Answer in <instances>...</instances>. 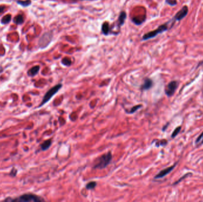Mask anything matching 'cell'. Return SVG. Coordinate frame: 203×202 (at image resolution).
Wrapping results in <instances>:
<instances>
[{
    "label": "cell",
    "instance_id": "obj_1",
    "mask_svg": "<svg viewBox=\"0 0 203 202\" xmlns=\"http://www.w3.org/2000/svg\"><path fill=\"white\" fill-rule=\"evenodd\" d=\"M5 201H12L17 202H43L44 199L37 195L33 194H25L20 196L19 197L12 199L8 198L5 200Z\"/></svg>",
    "mask_w": 203,
    "mask_h": 202
},
{
    "label": "cell",
    "instance_id": "obj_2",
    "mask_svg": "<svg viewBox=\"0 0 203 202\" xmlns=\"http://www.w3.org/2000/svg\"><path fill=\"white\" fill-rule=\"evenodd\" d=\"M171 20L163 24L162 25L159 26L156 30L148 32L143 35L142 37V41H147L150 39L155 37L159 34L162 33L163 32L167 31L169 29V25L171 23Z\"/></svg>",
    "mask_w": 203,
    "mask_h": 202
},
{
    "label": "cell",
    "instance_id": "obj_3",
    "mask_svg": "<svg viewBox=\"0 0 203 202\" xmlns=\"http://www.w3.org/2000/svg\"><path fill=\"white\" fill-rule=\"evenodd\" d=\"M112 160L111 152H108L98 158V162L95 165L93 168L95 169H104L108 167Z\"/></svg>",
    "mask_w": 203,
    "mask_h": 202
},
{
    "label": "cell",
    "instance_id": "obj_4",
    "mask_svg": "<svg viewBox=\"0 0 203 202\" xmlns=\"http://www.w3.org/2000/svg\"><path fill=\"white\" fill-rule=\"evenodd\" d=\"M62 87H63V85L58 84L55 85L54 87H52L50 90H49L45 94V95L43 98V100L41 102V104L39 105V107H41L42 106L45 104L47 103H48L52 99V97L58 93V91Z\"/></svg>",
    "mask_w": 203,
    "mask_h": 202
},
{
    "label": "cell",
    "instance_id": "obj_5",
    "mask_svg": "<svg viewBox=\"0 0 203 202\" xmlns=\"http://www.w3.org/2000/svg\"><path fill=\"white\" fill-rule=\"evenodd\" d=\"M53 37V33L52 32H46L43 34L39 41V46L41 48H45L48 46L49 43L52 41Z\"/></svg>",
    "mask_w": 203,
    "mask_h": 202
},
{
    "label": "cell",
    "instance_id": "obj_6",
    "mask_svg": "<svg viewBox=\"0 0 203 202\" xmlns=\"http://www.w3.org/2000/svg\"><path fill=\"white\" fill-rule=\"evenodd\" d=\"M178 87V83L177 81H172L170 82L165 88L164 92L168 97L172 96Z\"/></svg>",
    "mask_w": 203,
    "mask_h": 202
},
{
    "label": "cell",
    "instance_id": "obj_7",
    "mask_svg": "<svg viewBox=\"0 0 203 202\" xmlns=\"http://www.w3.org/2000/svg\"><path fill=\"white\" fill-rule=\"evenodd\" d=\"M188 11H189L188 7H187V6H184L172 19V21L175 23L176 21H179L182 20L183 18H184L187 16V15L188 13Z\"/></svg>",
    "mask_w": 203,
    "mask_h": 202
},
{
    "label": "cell",
    "instance_id": "obj_8",
    "mask_svg": "<svg viewBox=\"0 0 203 202\" xmlns=\"http://www.w3.org/2000/svg\"><path fill=\"white\" fill-rule=\"evenodd\" d=\"M177 164V162L176 164H175L174 165H172L169 167H168L166 169H164L162 171H160L155 177L154 178L155 179H159V178H162L163 177H165L166 176H167L168 174H169L171 171L174 169V168L176 167Z\"/></svg>",
    "mask_w": 203,
    "mask_h": 202
},
{
    "label": "cell",
    "instance_id": "obj_9",
    "mask_svg": "<svg viewBox=\"0 0 203 202\" xmlns=\"http://www.w3.org/2000/svg\"><path fill=\"white\" fill-rule=\"evenodd\" d=\"M153 81L150 78H146L145 79L143 84L141 86V90H148L153 87Z\"/></svg>",
    "mask_w": 203,
    "mask_h": 202
},
{
    "label": "cell",
    "instance_id": "obj_10",
    "mask_svg": "<svg viewBox=\"0 0 203 202\" xmlns=\"http://www.w3.org/2000/svg\"><path fill=\"white\" fill-rule=\"evenodd\" d=\"M39 70H40V67L39 65L35 66L28 71L27 75L30 76H34L38 74Z\"/></svg>",
    "mask_w": 203,
    "mask_h": 202
},
{
    "label": "cell",
    "instance_id": "obj_11",
    "mask_svg": "<svg viewBox=\"0 0 203 202\" xmlns=\"http://www.w3.org/2000/svg\"><path fill=\"white\" fill-rule=\"evenodd\" d=\"M127 18V14L125 11H122L120 16H119V17H118V26L120 27H121L125 23V19Z\"/></svg>",
    "mask_w": 203,
    "mask_h": 202
},
{
    "label": "cell",
    "instance_id": "obj_12",
    "mask_svg": "<svg viewBox=\"0 0 203 202\" xmlns=\"http://www.w3.org/2000/svg\"><path fill=\"white\" fill-rule=\"evenodd\" d=\"M51 144H52V141L51 139H48V140L44 141L43 143L41 144V150L42 151H46V150H48L50 148Z\"/></svg>",
    "mask_w": 203,
    "mask_h": 202
},
{
    "label": "cell",
    "instance_id": "obj_13",
    "mask_svg": "<svg viewBox=\"0 0 203 202\" xmlns=\"http://www.w3.org/2000/svg\"><path fill=\"white\" fill-rule=\"evenodd\" d=\"M110 29H109V24L108 22H105L102 26V33L105 35H108L109 33Z\"/></svg>",
    "mask_w": 203,
    "mask_h": 202
},
{
    "label": "cell",
    "instance_id": "obj_14",
    "mask_svg": "<svg viewBox=\"0 0 203 202\" xmlns=\"http://www.w3.org/2000/svg\"><path fill=\"white\" fill-rule=\"evenodd\" d=\"M13 22L16 24L17 25H20L22 24L24 22V18H23V16L21 14H18L16 16V17H14Z\"/></svg>",
    "mask_w": 203,
    "mask_h": 202
},
{
    "label": "cell",
    "instance_id": "obj_15",
    "mask_svg": "<svg viewBox=\"0 0 203 202\" xmlns=\"http://www.w3.org/2000/svg\"><path fill=\"white\" fill-rule=\"evenodd\" d=\"M11 15L8 14L2 18L1 20V23L2 25H7L11 21Z\"/></svg>",
    "mask_w": 203,
    "mask_h": 202
},
{
    "label": "cell",
    "instance_id": "obj_16",
    "mask_svg": "<svg viewBox=\"0 0 203 202\" xmlns=\"http://www.w3.org/2000/svg\"><path fill=\"white\" fill-rule=\"evenodd\" d=\"M17 3L23 7H28L32 4L31 0H25V1H20V0H17Z\"/></svg>",
    "mask_w": 203,
    "mask_h": 202
},
{
    "label": "cell",
    "instance_id": "obj_17",
    "mask_svg": "<svg viewBox=\"0 0 203 202\" xmlns=\"http://www.w3.org/2000/svg\"><path fill=\"white\" fill-rule=\"evenodd\" d=\"M61 62H62V64L64 65L67 66V67L70 66L71 65V64H72V62H71V59L70 58H67V57H65L64 58L62 59Z\"/></svg>",
    "mask_w": 203,
    "mask_h": 202
},
{
    "label": "cell",
    "instance_id": "obj_18",
    "mask_svg": "<svg viewBox=\"0 0 203 202\" xmlns=\"http://www.w3.org/2000/svg\"><path fill=\"white\" fill-rule=\"evenodd\" d=\"M96 185H97V184L95 181H91L86 185V188L87 190H92L96 187Z\"/></svg>",
    "mask_w": 203,
    "mask_h": 202
},
{
    "label": "cell",
    "instance_id": "obj_19",
    "mask_svg": "<svg viewBox=\"0 0 203 202\" xmlns=\"http://www.w3.org/2000/svg\"><path fill=\"white\" fill-rule=\"evenodd\" d=\"M203 143V132L199 135V136L197 138V139L195 141V145H201Z\"/></svg>",
    "mask_w": 203,
    "mask_h": 202
},
{
    "label": "cell",
    "instance_id": "obj_20",
    "mask_svg": "<svg viewBox=\"0 0 203 202\" xmlns=\"http://www.w3.org/2000/svg\"><path fill=\"white\" fill-rule=\"evenodd\" d=\"M181 126H178L177 127L175 130H174V131L173 132V133H172V136H171V137L172 138H174L175 137H176L177 135H178L179 133L180 132V131H181Z\"/></svg>",
    "mask_w": 203,
    "mask_h": 202
},
{
    "label": "cell",
    "instance_id": "obj_21",
    "mask_svg": "<svg viewBox=\"0 0 203 202\" xmlns=\"http://www.w3.org/2000/svg\"><path fill=\"white\" fill-rule=\"evenodd\" d=\"M141 106H142L141 105H137V106H136L133 107L131 109V110H130V111H128V112H127V113H130V114L134 113L136 112L137 110H138L140 108H141Z\"/></svg>",
    "mask_w": 203,
    "mask_h": 202
},
{
    "label": "cell",
    "instance_id": "obj_22",
    "mask_svg": "<svg viewBox=\"0 0 203 202\" xmlns=\"http://www.w3.org/2000/svg\"><path fill=\"white\" fill-rule=\"evenodd\" d=\"M168 143V141L165 139L164 140H161V141H158L157 143H156V145L157 146H164L166 145V144Z\"/></svg>",
    "mask_w": 203,
    "mask_h": 202
},
{
    "label": "cell",
    "instance_id": "obj_23",
    "mask_svg": "<svg viewBox=\"0 0 203 202\" xmlns=\"http://www.w3.org/2000/svg\"><path fill=\"white\" fill-rule=\"evenodd\" d=\"M166 2L171 6H175L177 4V0H166Z\"/></svg>",
    "mask_w": 203,
    "mask_h": 202
},
{
    "label": "cell",
    "instance_id": "obj_24",
    "mask_svg": "<svg viewBox=\"0 0 203 202\" xmlns=\"http://www.w3.org/2000/svg\"><path fill=\"white\" fill-rule=\"evenodd\" d=\"M17 173V170L16 169H13L10 173V175L12 177H15L16 176Z\"/></svg>",
    "mask_w": 203,
    "mask_h": 202
},
{
    "label": "cell",
    "instance_id": "obj_25",
    "mask_svg": "<svg viewBox=\"0 0 203 202\" xmlns=\"http://www.w3.org/2000/svg\"><path fill=\"white\" fill-rule=\"evenodd\" d=\"M189 174H190V173H188V174H187L186 175H185V176H184L183 177H181V179H179V180H178L177 182H175V183L173 184V185H177V184H178L179 182H181V181H182L183 179H184V178H186L187 176H188L189 175Z\"/></svg>",
    "mask_w": 203,
    "mask_h": 202
},
{
    "label": "cell",
    "instance_id": "obj_26",
    "mask_svg": "<svg viewBox=\"0 0 203 202\" xmlns=\"http://www.w3.org/2000/svg\"><path fill=\"white\" fill-rule=\"evenodd\" d=\"M6 9V7L4 6H0V13H2L4 10V9Z\"/></svg>",
    "mask_w": 203,
    "mask_h": 202
},
{
    "label": "cell",
    "instance_id": "obj_27",
    "mask_svg": "<svg viewBox=\"0 0 203 202\" xmlns=\"http://www.w3.org/2000/svg\"><path fill=\"white\" fill-rule=\"evenodd\" d=\"M84 1V0H72V1L74 2H77V1ZM89 1H94V0H89Z\"/></svg>",
    "mask_w": 203,
    "mask_h": 202
}]
</instances>
